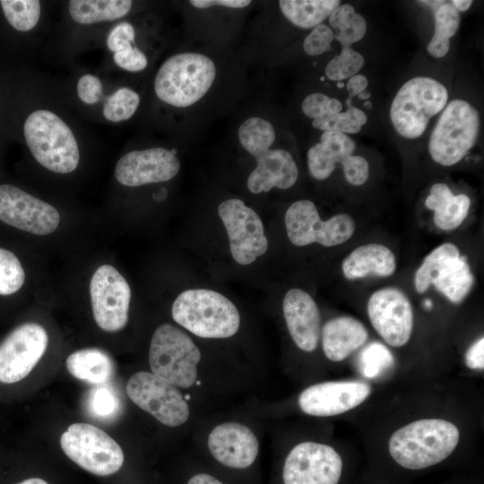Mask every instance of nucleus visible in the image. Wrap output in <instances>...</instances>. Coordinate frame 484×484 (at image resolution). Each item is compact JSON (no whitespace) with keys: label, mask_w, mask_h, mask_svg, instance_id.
I'll list each match as a JSON object with an SVG mask.
<instances>
[{"label":"nucleus","mask_w":484,"mask_h":484,"mask_svg":"<svg viewBox=\"0 0 484 484\" xmlns=\"http://www.w3.org/2000/svg\"><path fill=\"white\" fill-rule=\"evenodd\" d=\"M179 169L175 150L152 147L123 155L117 162L115 177L123 186L135 187L169 181Z\"/></svg>","instance_id":"6ab92c4d"},{"label":"nucleus","mask_w":484,"mask_h":484,"mask_svg":"<svg viewBox=\"0 0 484 484\" xmlns=\"http://www.w3.org/2000/svg\"><path fill=\"white\" fill-rule=\"evenodd\" d=\"M356 143L348 134L323 132L320 142L310 147L307 153L309 173L316 180L328 178L336 164H341L353 155Z\"/></svg>","instance_id":"5701e85b"},{"label":"nucleus","mask_w":484,"mask_h":484,"mask_svg":"<svg viewBox=\"0 0 484 484\" xmlns=\"http://www.w3.org/2000/svg\"><path fill=\"white\" fill-rule=\"evenodd\" d=\"M334 39L333 30L328 25L322 23L313 28L306 36L303 49L310 56H320L332 49Z\"/></svg>","instance_id":"ea45409f"},{"label":"nucleus","mask_w":484,"mask_h":484,"mask_svg":"<svg viewBox=\"0 0 484 484\" xmlns=\"http://www.w3.org/2000/svg\"><path fill=\"white\" fill-rule=\"evenodd\" d=\"M285 227L290 241L297 246L318 243L330 247L346 242L354 233L352 218L339 213L321 220L315 204L309 200L293 203L285 212Z\"/></svg>","instance_id":"9b49d317"},{"label":"nucleus","mask_w":484,"mask_h":484,"mask_svg":"<svg viewBox=\"0 0 484 484\" xmlns=\"http://www.w3.org/2000/svg\"><path fill=\"white\" fill-rule=\"evenodd\" d=\"M48 344V333L40 324L26 323L13 330L0 345V382L13 384L25 378Z\"/></svg>","instance_id":"dca6fc26"},{"label":"nucleus","mask_w":484,"mask_h":484,"mask_svg":"<svg viewBox=\"0 0 484 484\" xmlns=\"http://www.w3.org/2000/svg\"><path fill=\"white\" fill-rule=\"evenodd\" d=\"M172 317L179 325L202 338L223 339L237 333L240 315L222 294L206 289L181 292L175 299Z\"/></svg>","instance_id":"20e7f679"},{"label":"nucleus","mask_w":484,"mask_h":484,"mask_svg":"<svg viewBox=\"0 0 484 484\" xmlns=\"http://www.w3.org/2000/svg\"><path fill=\"white\" fill-rule=\"evenodd\" d=\"M187 484H223V483L209 474L199 473L193 476L188 480Z\"/></svg>","instance_id":"09e8293b"},{"label":"nucleus","mask_w":484,"mask_h":484,"mask_svg":"<svg viewBox=\"0 0 484 484\" xmlns=\"http://www.w3.org/2000/svg\"><path fill=\"white\" fill-rule=\"evenodd\" d=\"M359 99L366 100L371 97V93L368 91H364L358 95Z\"/></svg>","instance_id":"603ef678"},{"label":"nucleus","mask_w":484,"mask_h":484,"mask_svg":"<svg viewBox=\"0 0 484 484\" xmlns=\"http://www.w3.org/2000/svg\"><path fill=\"white\" fill-rule=\"evenodd\" d=\"M367 340V329L361 322L351 316L333 318L322 329L323 350L332 361L343 360Z\"/></svg>","instance_id":"b1692460"},{"label":"nucleus","mask_w":484,"mask_h":484,"mask_svg":"<svg viewBox=\"0 0 484 484\" xmlns=\"http://www.w3.org/2000/svg\"><path fill=\"white\" fill-rule=\"evenodd\" d=\"M342 460L331 446L315 442L297 445L283 466L284 484H338Z\"/></svg>","instance_id":"2eb2a0df"},{"label":"nucleus","mask_w":484,"mask_h":484,"mask_svg":"<svg viewBox=\"0 0 484 484\" xmlns=\"http://www.w3.org/2000/svg\"><path fill=\"white\" fill-rule=\"evenodd\" d=\"M66 368L75 378L93 384H106L113 376L115 366L111 357L97 348L79 350L66 359Z\"/></svg>","instance_id":"bb28decb"},{"label":"nucleus","mask_w":484,"mask_h":484,"mask_svg":"<svg viewBox=\"0 0 484 484\" xmlns=\"http://www.w3.org/2000/svg\"><path fill=\"white\" fill-rule=\"evenodd\" d=\"M447 101L448 91L442 82L428 76L413 77L402 85L392 101L391 123L402 137L419 138Z\"/></svg>","instance_id":"423d86ee"},{"label":"nucleus","mask_w":484,"mask_h":484,"mask_svg":"<svg viewBox=\"0 0 484 484\" xmlns=\"http://www.w3.org/2000/svg\"><path fill=\"white\" fill-rule=\"evenodd\" d=\"M218 214L226 229L233 259L248 265L264 255L268 240L259 215L238 198H229L220 203Z\"/></svg>","instance_id":"f8f14e48"},{"label":"nucleus","mask_w":484,"mask_h":484,"mask_svg":"<svg viewBox=\"0 0 484 484\" xmlns=\"http://www.w3.org/2000/svg\"><path fill=\"white\" fill-rule=\"evenodd\" d=\"M23 135L34 159L47 169L68 174L80 162V151L73 131L56 114L38 109L23 125Z\"/></svg>","instance_id":"39448f33"},{"label":"nucleus","mask_w":484,"mask_h":484,"mask_svg":"<svg viewBox=\"0 0 484 484\" xmlns=\"http://www.w3.org/2000/svg\"><path fill=\"white\" fill-rule=\"evenodd\" d=\"M360 373L368 379L386 375L394 366V358L384 344L375 341L364 347L358 359Z\"/></svg>","instance_id":"473e14b6"},{"label":"nucleus","mask_w":484,"mask_h":484,"mask_svg":"<svg viewBox=\"0 0 484 484\" xmlns=\"http://www.w3.org/2000/svg\"><path fill=\"white\" fill-rule=\"evenodd\" d=\"M201 352L192 339L177 327L164 324L154 332L149 350L152 374L183 388L192 386L197 378Z\"/></svg>","instance_id":"6e6552de"},{"label":"nucleus","mask_w":484,"mask_h":484,"mask_svg":"<svg viewBox=\"0 0 484 484\" xmlns=\"http://www.w3.org/2000/svg\"><path fill=\"white\" fill-rule=\"evenodd\" d=\"M347 109L314 119L312 125L322 132H336L345 134H357L366 125L367 117L360 108L352 105V99H346Z\"/></svg>","instance_id":"2f4dec72"},{"label":"nucleus","mask_w":484,"mask_h":484,"mask_svg":"<svg viewBox=\"0 0 484 484\" xmlns=\"http://www.w3.org/2000/svg\"><path fill=\"white\" fill-rule=\"evenodd\" d=\"M342 272L349 280L373 274L388 277L396 269L393 253L381 244H367L355 248L342 262Z\"/></svg>","instance_id":"393cba45"},{"label":"nucleus","mask_w":484,"mask_h":484,"mask_svg":"<svg viewBox=\"0 0 484 484\" xmlns=\"http://www.w3.org/2000/svg\"><path fill=\"white\" fill-rule=\"evenodd\" d=\"M64 453L78 466L98 476L120 470L125 456L120 445L102 429L88 423H73L61 435Z\"/></svg>","instance_id":"1a4fd4ad"},{"label":"nucleus","mask_w":484,"mask_h":484,"mask_svg":"<svg viewBox=\"0 0 484 484\" xmlns=\"http://www.w3.org/2000/svg\"><path fill=\"white\" fill-rule=\"evenodd\" d=\"M249 0H192L189 4L196 9L223 7L229 9H243L250 5Z\"/></svg>","instance_id":"a18cd8bd"},{"label":"nucleus","mask_w":484,"mask_h":484,"mask_svg":"<svg viewBox=\"0 0 484 484\" xmlns=\"http://www.w3.org/2000/svg\"><path fill=\"white\" fill-rule=\"evenodd\" d=\"M79 99L90 105L99 102L103 97V87L99 79L92 74H84L77 82Z\"/></svg>","instance_id":"c03bdc74"},{"label":"nucleus","mask_w":484,"mask_h":484,"mask_svg":"<svg viewBox=\"0 0 484 484\" xmlns=\"http://www.w3.org/2000/svg\"><path fill=\"white\" fill-rule=\"evenodd\" d=\"M93 316L99 328L114 333L128 320L131 289L113 266L103 264L93 273L90 283Z\"/></svg>","instance_id":"4468645a"},{"label":"nucleus","mask_w":484,"mask_h":484,"mask_svg":"<svg viewBox=\"0 0 484 484\" xmlns=\"http://www.w3.org/2000/svg\"><path fill=\"white\" fill-rule=\"evenodd\" d=\"M480 129L477 108L462 99L451 100L442 110L429 137L432 160L445 167L458 163L475 145Z\"/></svg>","instance_id":"0eeeda50"},{"label":"nucleus","mask_w":484,"mask_h":484,"mask_svg":"<svg viewBox=\"0 0 484 484\" xmlns=\"http://www.w3.org/2000/svg\"><path fill=\"white\" fill-rule=\"evenodd\" d=\"M24 281V270L17 256L0 247V295L15 293L22 287Z\"/></svg>","instance_id":"4c0bfd02"},{"label":"nucleus","mask_w":484,"mask_h":484,"mask_svg":"<svg viewBox=\"0 0 484 484\" xmlns=\"http://www.w3.org/2000/svg\"><path fill=\"white\" fill-rule=\"evenodd\" d=\"M135 31L134 26L126 22L117 24L109 32L107 45L114 53L134 47Z\"/></svg>","instance_id":"79ce46f5"},{"label":"nucleus","mask_w":484,"mask_h":484,"mask_svg":"<svg viewBox=\"0 0 484 484\" xmlns=\"http://www.w3.org/2000/svg\"><path fill=\"white\" fill-rule=\"evenodd\" d=\"M140 105L139 94L132 89L123 87L110 95L103 107L104 117L111 122H121L131 118Z\"/></svg>","instance_id":"c9c22d12"},{"label":"nucleus","mask_w":484,"mask_h":484,"mask_svg":"<svg viewBox=\"0 0 484 484\" xmlns=\"http://www.w3.org/2000/svg\"><path fill=\"white\" fill-rule=\"evenodd\" d=\"M473 281L465 256L452 243H444L428 254L414 277L419 293H424L433 284L453 303H460L468 295Z\"/></svg>","instance_id":"9d476101"},{"label":"nucleus","mask_w":484,"mask_h":484,"mask_svg":"<svg viewBox=\"0 0 484 484\" xmlns=\"http://www.w3.org/2000/svg\"><path fill=\"white\" fill-rule=\"evenodd\" d=\"M14 484H48L46 480L39 478H30Z\"/></svg>","instance_id":"3c124183"},{"label":"nucleus","mask_w":484,"mask_h":484,"mask_svg":"<svg viewBox=\"0 0 484 484\" xmlns=\"http://www.w3.org/2000/svg\"><path fill=\"white\" fill-rule=\"evenodd\" d=\"M365 64L364 56L352 47L341 46L339 55L334 56L326 65V77L333 82H341L359 73Z\"/></svg>","instance_id":"e433bc0d"},{"label":"nucleus","mask_w":484,"mask_h":484,"mask_svg":"<svg viewBox=\"0 0 484 484\" xmlns=\"http://www.w3.org/2000/svg\"><path fill=\"white\" fill-rule=\"evenodd\" d=\"M133 6L130 0H71L68 10L80 24L115 21L126 15Z\"/></svg>","instance_id":"c85d7f7f"},{"label":"nucleus","mask_w":484,"mask_h":484,"mask_svg":"<svg viewBox=\"0 0 484 484\" xmlns=\"http://www.w3.org/2000/svg\"><path fill=\"white\" fill-rule=\"evenodd\" d=\"M424 306L426 308H431L432 307V302L429 299H426L424 302Z\"/></svg>","instance_id":"864d4df0"},{"label":"nucleus","mask_w":484,"mask_h":484,"mask_svg":"<svg viewBox=\"0 0 484 484\" xmlns=\"http://www.w3.org/2000/svg\"><path fill=\"white\" fill-rule=\"evenodd\" d=\"M89 414L98 419L110 420L118 414L120 402L112 387L106 384L90 390L86 397Z\"/></svg>","instance_id":"f704fd0d"},{"label":"nucleus","mask_w":484,"mask_h":484,"mask_svg":"<svg viewBox=\"0 0 484 484\" xmlns=\"http://www.w3.org/2000/svg\"><path fill=\"white\" fill-rule=\"evenodd\" d=\"M425 205L434 211V222L437 228L452 230L467 217L471 199L463 194H454L445 183H436L430 188Z\"/></svg>","instance_id":"a878e982"},{"label":"nucleus","mask_w":484,"mask_h":484,"mask_svg":"<svg viewBox=\"0 0 484 484\" xmlns=\"http://www.w3.org/2000/svg\"><path fill=\"white\" fill-rule=\"evenodd\" d=\"M113 59L120 68L129 72H140L148 65L145 54L134 46L114 53Z\"/></svg>","instance_id":"37998d69"},{"label":"nucleus","mask_w":484,"mask_h":484,"mask_svg":"<svg viewBox=\"0 0 484 484\" xmlns=\"http://www.w3.org/2000/svg\"><path fill=\"white\" fill-rule=\"evenodd\" d=\"M217 76L215 62L201 52H181L167 58L154 79L162 102L179 108L191 107L211 90Z\"/></svg>","instance_id":"7ed1b4c3"},{"label":"nucleus","mask_w":484,"mask_h":484,"mask_svg":"<svg viewBox=\"0 0 484 484\" xmlns=\"http://www.w3.org/2000/svg\"><path fill=\"white\" fill-rule=\"evenodd\" d=\"M466 366L471 369L484 368V338H480L467 350L465 355Z\"/></svg>","instance_id":"49530a36"},{"label":"nucleus","mask_w":484,"mask_h":484,"mask_svg":"<svg viewBox=\"0 0 484 484\" xmlns=\"http://www.w3.org/2000/svg\"><path fill=\"white\" fill-rule=\"evenodd\" d=\"M0 5L9 24L19 31L32 30L39 21V1L2 0Z\"/></svg>","instance_id":"72a5a7b5"},{"label":"nucleus","mask_w":484,"mask_h":484,"mask_svg":"<svg viewBox=\"0 0 484 484\" xmlns=\"http://www.w3.org/2000/svg\"><path fill=\"white\" fill-rule=\"evenodd\" d=\"M370 393L371 387L365 382L329 381L306 388L298 397V404L308 415L334 416L359 406Z\"/></svg>","instance_id":"aec40b11"},{"label":"nucleus","mask_w":484,"mask_h":484,"mask_svg":"<svg viewBox=\"0 0 484 484\" xmlns=\"http://www.w3.org/2000/svg\"><path fill=\"white\" fill-rule=\"evenodd\" d=\"M435 31L427 50L435 58L444 57L450 49V39L454 37L461 22L460 13L451 3L443 1L434 9Z\"/></svg>","instance_id":"c756f323"},{"label":"nucleus","mask_w":484,"mask_h":484,"mask_svg":"<svg viewBox=\"0 0 484 484\" xmlns=\"http://www.w3.org/2000/svg\"><path fill=\"white\" fill-rule=\"evenodd\" d=\"M328 22L341 46L351 47L363 39L367 29L366 19L350 4H341L329 16Z\"/></svg>","instance_id":"7c9ffc66"},{"label":"nucleus","mask_w":484,"mask_h":484,"mask_svg":"<svg viewBox=\"0 0 484 484\" xmlns=\"http://www.w3.org/2000/svg\"><path fill=\"white\" fill-rule=\"evenodd\" d=\"M212 455L221 464L244 469L255 460L259 444L253 431L237 422H226L215 427L208 437Z\"/></svg>","instance_id":"412c9836"},{"label":"nucleus","mask_w":484,"mask_h":484,"mask_svg":"<svg viewBox=\"0 0 484 484\" xmlns=\"http://www.w3.org/2000/svg\"><path fill=\"white\" fill-rule=\"evenodd\" d=\"M460 433L454 424L440 419L413 421L389 439V453L402 467L421 470L441 462L455 449Z\"/></svg>","instance_id":"f03ea898"},{"label":"nucleus","mask_w":484,"mask_h":484,"mask_svg":"<svg viewBox=\"0 0 484 484\" xmlns=\"http://www.w3.org/2000/svg\"><path fill=\"white\" fill-rule=\"evenodd\" d=\"M371 324L393 347L405 345L413 328V312L406 295L395 288H385L374 292L367 302Z\"/></svg>","instance_id":"a211bd4d"},{"label":"nucleus","mask_w":484,"mask_h":484,"mask_svg":"<svg viewBox=\"0 0 484 484\" xmlns=\"http://www.w3.org/2000/svg\"><path fill=\"white\" fill-rule=\"evenodd\" d=\"M301 109L306 117L314 120L341 112L342 103L336 98H330L326 94L314 92L303 99Z\"/></svg>","instance_id":"58836bf2"},{"label":"nucleus","mask_w":484,"mask_h":484,"mask_svg":"<svg viewBox=\"0 0 484 484\" xmlns=\"http://www.w3.org/2000/svg\"><path fill=\"white\" fill-rule=\"evenodd\" d=\"M282 310L296 345L307 352L315 350L320 337L321 316L314 298L301 289H291L284 296Z\"/></svg>","instance_id":"4be33fe9"},{"label":"nucleus","mask_w":484,"mask_h":484,"mask_svg":"<svg viewBox=\"0 0 484 484\" xmlns=\"http://www.w3.org/2000/svg\"><path fill=\"white\" fill-rule=\"evenodd\" d=\"M368 85L367 77L363 74L357 73L348 79L346 83V89L348 91V98H354L362 91H366Z\"/></svg>","instance_id":"de8ad7c7"},{"label":"nucleus","mask_w":484,"mask_h":484,"mask_svg":"<svg viewBox=\"0 0 484 484\" xmlns=\"http://www.w3.org/2000/svg\"><path fill=\"white\" fill-rule=\"evenodd\" d=\"M342 170L346 180L352 186L365 184L369 177L367 160L360 155H351L342 163Z\"/></svg>","instance_id":"a19ab883"},{"label":"nucleus","mask_w":484,"mask_h":484,"mask_svg":"<svg viewBox=\"0 0 484 484\" xmlns=\"http://www.w3.org/2000/svg\"><path fill=\"white\" fill-rule=\"evenodd\" d=\"M126 393L138 407L168 427H178L189 418V406L181 393L152 373L134 374L126 384Z\"/></svg>","instance_id":"ddd939ff"},{"label":"nucleus","mask_w":484,"mask_h":484,"mask_svg":"<svg viewBox=\"0 0 484 484\" xmlns=\"http://www.w3.org/2000/svg\"><path fill=\"white\" fill-rule=\"evenodd\" d=\"M241 147L255 159L256 166L246 180L248 190L255 194L290 188L298 177V166L290 151L271 149L276 140L273 125L264 117H250L238 129Z\"/></svg>","instance_id":"f257e3e1"},{"label":"nucleus","mask_w":484,"mask_h":484,"mask_svg":"<svg viewBox=\"0 0 484 484\" xmlns=\"http://www.w3.org/2000/svg\"><path fill=\"white\" fill-rule=\"evenodd\" d=\"M0 220L8 225L34 235H48L60 221L51 204L9 184L0 185Z\"/></svg>","instance_id":"f3484780"},{"label":"nucleus","mask_w":484,"mask_h":484,"mask_svg":"<svg viewBox=\"0 0 484 484\" xmlns=\"http://www.w3.org/2000/svg\"><path fill=\"white\" fill-rule=\"evenodd\" d=\"M450 3L459 13L467 11L472 4L471 0H452Z\"/></svg>","instance_id":"8fccbe9b"},{"label":"nucleus","mask_w":484,"mask_h":484,"mask_svg":"<svg viewBox=\"0 0 484 484\" xmlns=\"http://www.w3.org/2000/svg\"><path fill=\"white\" fill-rule=\"evenodd\" d=\"M339 0H281V13L291 24L313 29L322 24L341 4Z\"/></svg>","instance_id":"cd10ccee"}]
</instances>
